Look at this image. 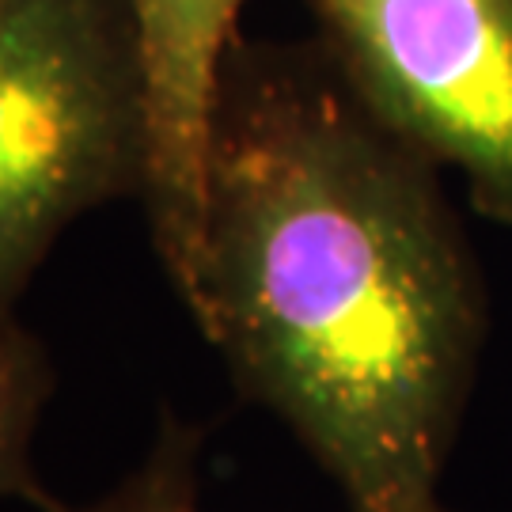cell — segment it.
<instances>
[{
  "label": "cell",
  "mask_w": 512,
  "mask_h": 512,
  "mask_svg": "<svg viewBox=\"0 0 512 512\" xmlns=\"http://www.w3.org/2000/svg\"><path fill=\"white\" fill-rule=\"evenodd\" d=\"M440 179L319 42L232 46L186 311L349 512H437L475 399L490 289Z\"/></svg>",
  "instance_id": "cell-1"
},
{
  "label": "cell",
  "mask_w": 512,
  "mask_h": 512,
  "mask_svg": "<svg viewBox=\"0 0 512 512\" xmlns=\"http://www.w3.org/2000/svg\"><path fill=\"white\" fill-rule=\"evenodd\" d=\"M148 179L129 0H0V311L61 232Z\"/></svg>",
  "instance_id": "cell-2"
},
{
  "label": "cell",
  "mask_w": 512,
  "mask_h": 512,
  "mask_svg": "<svg viewBox=\"0 0 512 512\" xmlns=\"http://www.w3.org/2000/svg\"><path fill=\"white\" fill-rule=\"evenodd\" d=\"M315 19L353 95L512 228V0H315Z\"/></svg>",
  "instance_id": "cell-3"
},
{
  "label": "cell",
  "mask_w": 512,
  "mask_h": 512,
  "mask_svg": "<svg viewBox=\"0 0 512 512\" xmlns=\"http://www.w3.org/2000/svg\"><path fill=\"white\" fill-rule=\"evenodd\" d=\"M247 0H129L148 84L145 220L171 293L190 300L198 243L209 126L224 61L239 42Z\"/></svg>",
  "instance_id": "cell-4"
},
{
  "label": "cell",
  "mask_w": 512,
  "mask_h": 512,
  "mask_svg": "<svg viewBox=\"0 0 512 512\" xmlns=\"http://www.w3.org/2000/svg\"><path fill=\"white\" fill-rule=\"evenodd\" d=\"M54 391L50 353L16 311H0V501L19 497L35 505L42 486L31 471V440Z\"/></svg>",
  "instance_id": "cell-5"
},
{
  "label": "cell",
  "mask_w": 512,
  "mask_h": 512,
  "mask_svg": "<svg viewBox=\"0 0 512 512\" xmlns=\"http://www.w3.org/2000/svg\"><path fill=\"white\" fill-rule=\"evenodd\" d=\"M202 433L183 418L164 414L152 448L118 486L92 501H61L46 494L35 501L38 512H205L202 509ZM437 512L448 509V501Z\"/></svg>",
  "instance_id": "cell-6"
}]
</instances>
